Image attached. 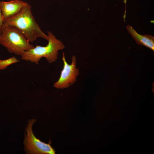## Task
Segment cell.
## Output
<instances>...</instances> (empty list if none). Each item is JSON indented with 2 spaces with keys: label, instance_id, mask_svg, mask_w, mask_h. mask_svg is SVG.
<instances>
[{
  "label": "cell",
  "instance_id": "1",
  "mask_svg": "<svg viewBox=\"0 0 154 154\" xmlns=\"http://www.w3.org/2000/svg\"><path fill=\"white\" fill-rule=\"evenodd\" d=\"M31 9V6L28 3L18 14L5 21V24L20 30L30 42H33L39 37L48 41V36L42 31L36 22Z\"/></svg>",
  "mask_w": 154,
  "mask_h": 154
},
{
  "label": "cell",
  "instance_id": "2",
  "mask_svg": "<svg viewBox=\"0 0 154 154\" xmlns=\"http://www.w3.org/2000/svg\"><path fill=\"white\" fill-rule=\"evenodd\" d=\"M48 44L45 46L36 45L35 47L27 50L21 56L24 60L30 61L38 64L42 57L45 58L50 64L57 59L58 51L65 47L62 42L56 38L51 32L48 31Z\"/></svg>",
  "mask_w": 154,
  "mask_h": 154
},
{
  "label": "cell",
  "instance_id": "3",
  "mask_svg": "<svg viewBox=\"0 0 154 154\" xmlns=\"http://www.w3.org/2000/svg\"><path fill=\"white\" fill-rule=\"evenodd\" d=\"M26 36L16 28L5 24L0 34V44L8 52L21 56L25 51L34 48Z\"/></svg>",
  "mask_w": 154,
  "mask_h": 154
},
{
  "label": "cell",
  "instance_id": "4",
  "mask_svg": "<svg viewBox=\"0 0 154 154\" xmlns=\"http://www.w3.org/2000/svg\"><path fill=\"white\" fill-rule=\"evenodd\" d=\"M35 121L34 119H30L27 126L24 142L25 151L29 154H55V151L50 143L41 141L34 134L32 127Z\"/></svg>",
  "mask_w": 154,
  "mask_h": 154
},
{
  "label": "cell",
  "instance_id": "5",
  "mask_svg": "<svg viewBox=\"0 0 154 154\" xmlns=\"http://www.w3.org/2000/svg\"><path fill=\"white\" fill-rule=\"evenodd\" d=\"M62 60L64 64L63 68L59 79L53 85L54 87L57 89L69 87L76 82L77 77L80 74L79 70L76 68V58L75 55L72 56L70 64L67 62L64 52L62 53Z\"/></svg>",
  "mask_w": 154,
  "mask_h": 154
},
{
  "label": "cell",
  "instance_id": "6",
  "mask_svg": "<svg viewBox=\"0 0 154 154\" xmlns=\"http://www.w3.org/2000/svg\"><path fill=\"white\" fill-rule=\"evenodd\" d=\"M27 4L20 0L1 1V8L4 22L19 13Z\"/></svg>",
  "mask_w": 154,
  "mask_h": 154
},
{
  "label": "cell",
  "instance_id": "7",
  "mask_svg": "<svg viewBox=\"0 0 154 154\" xmlns=\"http://www.w3.org/2000/svg\"><path fill=\"white\" fill-rule=\"evenodd\" d=\"M127 29L138 45L146 47L154 51V37L150 35H141L138 33L130 25L126 26Z\"/></svg>",
  "mask_w": 154,
  "mask_h": 154
},
{
  "label": "cell",
  "instance_id": "8",
  "mask_svg": "<svg viewBox=\"0 0 154 154\" xmlns=\"http://www.w3.org/2000/svg\"><path fill=\"white\" fill-rule=\"evenodd\" d=\"M19 62V59L15 56L4 60L0 59V70L5 69L10 65Z\"/></svg>",
  "mask_w": 154,
  "mask_h": 154
},
{
  "label": "cell",
  "instance_id": "9",
  "mask_svg": "<svg viewBox=\"0 0 154 154\" xmlns=\"http://www.w3.org/2000/svg\"><path fill=\"white\" fill-rule=\"evenodd\" d=\"M1 1H0V34L1 33L5 23L3 18L1 9L0 6Z\"/></svg>",
  "mask_w": 154,
  "mask_h": 154
},
{
  "label": "cell",
  "instance_id": "10",
  "mask_svg": "<svg viewBox=\"0 0 154 154\" xmlns=\"http://www.w3.org/2000/svg\"></svg>",
  "mask_w": 154,
  "mask_h": 154
}]
</instances>
